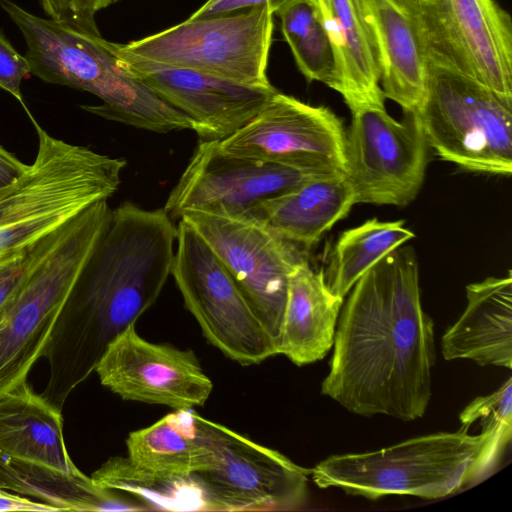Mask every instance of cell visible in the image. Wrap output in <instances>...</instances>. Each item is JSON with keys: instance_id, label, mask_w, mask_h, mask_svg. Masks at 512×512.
<instances>
[{"instance_id": "obj_36", "label": "cell", "mask_w": 512, "mask_h": 512, "mask_svg": "<svg viewBox=\"0 0 512 512\" xmlns=\"http://www.w3.org/2000/svg\"><path fill=\"white\" fill-rule=\"evenodd\" d=\"M44 12L55 19L66 18L65 0H40Z\"/></svg>"}, {"instance_id": "obj_18", "label": "cell", "mask_w": 512, "mask_h": 512, "mask_svg": "<svg viewBox=\"0 0 512 512\" xmlns=\"http://www.w3.org/2000/svg\"><path fill=\"white\" fill-rule=\"evenodd\" d=\"M384 97L418 109L427 85V42L417 0H362Z\"/></svg>"}, {"instance_id": "obj_20", "label": "cell", "mask_w": 512, "mask_h": 512, "mask_svg": "<svg viewBox=\"0 0 512 512\" xmlns=\"http://www.w3.org/2000/svg\"><path fill=\"white\" fill-rule=\"evenodd\" d=\"M0 450L64 475H83L67 452L61 410L27 380L0 392Z\"/></svg>"}, {"instance_id": "obj_33", "label": "cell", "mask_w": 512, "mask_h": 512, "mask_svg": "<svg viewBox=\"0 0 512 512\" xmlns=\"http://www.w3.org/2000/svg\"><path fill=\"white\" fill-rule=\"evenodd\" d=\"M120 0H65L66 19L77 25L92 31L99 32L95 15L100 11Z\"/></svg>"}, {"instance_id": "obj_31", "label": "cell", "mask_w": 512, "mask_h": 512, "mask_svg": "<svg viewBox=\"0 0 512 512\" xmlns=\"http://www.w3.org/2000/svg\"><path fill=\"white\" fill-rule=\"evenodd\" d=\"M31 76L30 65L25 56L20 54L0 31V88L10 93L25 107L21 93L22 80Z\"/></svg>"}, {"instance_id": "obj_24", "label": "cell", "mask_w": 512, "mask_h": 512, "mask_svg": "<svg viewBox=\"0 0 512 512\" xmlns=\"http://www.w3.org/2000/svg\"><path fill=\"white\" fill-rule=\"evenodd\" d=\"M128 458L145 470L187 476L212 466L211 421L192 409L175 410L126 439Z\"/></svg>"}, {"instance_id": "obj_17", "label": "cell", "mask_w": 512, "mask_h": 512, "mask_svg": "<svg viewBox=\"0 0 512 512\" xmlns=\"http://www.w3.org/2000/svg\"><path fill=\"white\" fill-rule=\"evenodd\" d=\"M110 46L126 70L184 113L203 141H220L251 120L277 91L240 85L195 70L163 65Z\"/></svg>"}, {"instance_id": "obj_37", "label": "cell", "mask_w": 512, "mask_h": 512, "mask_svg": "<svg viewBox=\"0 0 512 512\" xmlns=\"http://www.w3.org/2000/svg\"><path fill=\"white\" fill-rule=\"evenodd\" d=\"M419 2H428V1H431V0H417Z\"/></svg>"}, {"instance_id": "obj_8", "label": "cell", "mask_w": 512, "mask_h": 512, "mask_svg": "<svg viewBox=\"0 0 512 512\" xmlns=\"http://www.w3.org/2000/svg\"><path fill=\"white\" fill-rule=\"evenodd\" d=\"M274 13L267 5L186 21L122 44L142 59L240 85L270 88L267 66Z\"/></svg>"}, {"instance_id": "obj_23", "label": "cell", "mask_w": 512, "mask_h": 512, "mask_svg": "<svg viewBox=\"0 0 512 512\" xmlns=\"http://www.w3.org/2000/svg\"><path fill=\"white\" fill-rule=\"evenodd\" d=\"M332 43L340 77L339 94L351 113L385 108L373 39L362 0H316Z\"/></svg>"}, {"instance_id": "obj_15", "label": "cell", "mask_w": 512, "mask_h": 512, "mask_svg": "<svg viewBox=\"0 0 512 512\" xmlns=\"http://www.w3.org/2000/svg\"><path fill=\"white\" fill-rule=\"evenodd\" d=\"M427 45L512 103V25L494 0L419 2Z\"/></svg>"}, {"instance_id": "obj_25", "label": "cell", "mask_w": 512, "mask_h": 512, "mask_svg": "<svg viewBox=\"0 0 512 512\" xmlns=\"http://www.w3.org/2000/svg\"><path fill=\"white\" fill-rule=\"evenodd\" d=\"M0 489L57 507L60 511H123L126 497L98 486L85 474L64 475L16 459L0 450Z\"/></svg>"}, {"instance_id": "obj_1", "label": "cell", "mask_w": 512, "mask_h": 512, "mask_svg": "<svg viewBox=\"0 0 512 512\" xmlns=\"http://www.w3.org/2000/svg\"><path fill=\"white\" fill-rule=\"evenodd\" d=\"M333 345L321 394L359 416L405 422L424 416L436 349L412 247L396 248L355 283L339 314Z\"/></svg>"}, {"instance_id": "obj_22", "label": "cell", "mask_w": 512, "mask_h": 512, "mask_svg": "<svg viewBox=\"0 0 512 512\" xmlns=\"http://www.w3.org/2000/svg\"><path fill=\"white\" fill-rule=\"evenodd\" d=\"M354 204L344 175L336 174L310 180L264 201L249 219L309 252Z\"/></svg>"}, {"instance_id": "obj_29", "label": "cell", "mask_w": 512, "mask_h": 512, "mask_svg": "<svg viewBox=\"0 0 512 512\" xmlns=\"http://www.w3.org/2000/svg\"><path fill=\"white\" fill-rule=\"evenodd\" d=\"M460 429L480 420L482 430L494 432L507 442L512 438V378L509 377L496 391L481 396L467 405L459 415Z\"/></svg>"}, {"instance_id": "obj_2", "label": "cell", "mask_w": 512, "mask_h": 512, "mask_svg": "<svg viewBox=\"0 0 512 512\" xmlns=\"http://www.w3.org/2000/svg\"><path fill=\"white\" fill-rule=\"evenodd\" d=\"M176 238L163 208L124 202L112 210L44 354L49 380L42 395L51 404L61 409L95 372L111 342L156 302L171 274Z\"/></svg>"}, {"instance_id": "obj_19", "label": "cell", "mask_w": 512, "mask_h": 512, "mask_svg": "<svg viewBox=\"0 0 512 512\" xmlns=\"http://www.w3.org/2000/svg\"><path fill=\"white\" fill-rule=\"evenodd\" d=\"M467 306L441 340L446 360L512 368V276L488 277L466 287Z\"/></svg>"}, {"instance_id": "obj_3", "label": "cell", "mask_w": 512, "mask_h": 512, "mask_svg": "<svg viewBox=\"0 0 512 512\" xmlns=\"http://www.w3.org/2000/svg\"><path fill=\"white\" fill-rule=\"evenodd\" d=\"M0 8L24 37L31 75L102 100L101 105L83 106L85 110L156 133L192 129L189 117L124 68L100 32L66 18L39 17L12 0H0Z\"/></svg>"}, {"instance_id": "obj_5", "label": "cell", "mask_w": 512, "mask_h": 512, "mask_svg": "<svg viewBox=\"0 0 512 512\" xmlns=\"http://www.w3.org/2000/svg\"><path fill=\"white\" fill-rule=\"evenodd\" d=\"M31 120L38 137L35 159L0 190V269L73 216L108 200L126 166L124 158L58 139Z\"/></svg>"}, {"instance_id": "obj_14", "label": "cell", "mask_w": 512, "mask_h": 512, "mask_svg": "<svg viewBox=\"0 0 512 512\" xmlns=\"http://www.w3.org/2000/svg\"><path fill=\"white\" fill-rule=\"evenodd\" d=\"M214 461L195 473L212 511H292L307 499L311 469L211 421Z\"/></svg>"}, {"instance_id": "obj_7", "label": "cell", "mask_w": 512, "mask_h": 512, "mask_svg": "<svg viewBox=\"0 0 512 512\" xmlns=\"http://www.w3.org/2000/svg\"><path fill=\"white\" fill-rule=\"evenodd\" d=\"M427 85L417 109L427 143L462 169L512 173V103L427 45Z\"/></svg>"}, {"instance_id": "obj_21", "label": "cell", "mask_w": 512, "mask_h": 512, "mask_svg": "<svg viewBox=\"0 0 512 512\" xmlns=\"http://www.w3.org/2000/svg\"><path fill=\"white\" fill-rule=\"evenodd\" d=\"M343 301L329 290L323 270L308 261L298 264L288 279L279 354L297 366L323 359L333 346Z\"/></svg>"}, {"instance_id": "obj_27", "label": "cell", "mask_w": 512, "mask_h": 512, "mask_svg": "<svg viewBox=\"0 0 512 512\" xmlns=\"http://www.w3.org/2000/svg\"><path fill=\"white\" fill-rule=\"evenodd\" d=\"M415 234L403 220L368 219L340 234L330 252L325 282L343 298L372 266L387 254L413 239Z\"/></svg>"}, {"instance_id": "obj_34", "label": "cell", "mask_w": 512, "mask_h": 512, "mask_svg": "<svg viewBox=\"0 0 512 512\" xmlns=\"http://www.w3.org/2000/svg\"><path fill=\"white\" fill-rule=\"evenodd\" d=\"M55 512L57 507L21 494L0 489V512Z\"/></svg>"}, {"instance_id": "obj_11", "label": "cell", "mask_w": 512, "mask_h": 512, "mask_svg": "<svg viewBox=\"0 0 512 512\" xmlns=\"http://www.w3.org/2000/svg\"><path fill=\"white\" fill-rule=\"evenodd\" d=\"M180 219L218 256L279 350L289 275L309 252L253 219L200 211Z\"/></svg>"}, {"instance_id": "obj_10", "label": "cell", "mask_w": 512, "mask_h": 512, "mask_svg": "<svg viewBox=\"0 0 512 512\" xmlns=\"http://www.w3.org/2000/svg\"><path fill=\"white\" fill-rule=\"evenodd\" d=\"M428 147L417 109L403 111L401 121L380 107L352 112L343 175L355 204L412 202L424 182Z\"/></svg>"}, {"instance_id": "obj_16", "label": "cell", "mask_w": 512, "mask_h": 512, "mask_svg": "<svg viewBox=\"0 0 512 512\" xmlns=\"http://www.w3.org/2000/svg\"><path fill=\"white\" fill-rule=\"evenodd\" d=\"M95 372L103 386L124 400L174 410L203 405L213 389L192 350L150 342L135 324L111 342Z\"/></svg>"}, {"instance_id": "obj_28", "label": "cell", "mask_w": 512, "mask_h": 512, "mask_svg": "<svg viewBox=\"0 0 512 512\" xmlns=\"http://www.w3.org/2000/svg\"><path fill=\"white\" fill-rule=\"evenodd\" d=\"M296 65L308 81L339 92L336 56L316 0H296L278 13Z\"/></svg>"}, {"instance_id": "obj_12", "label": "cell", "mask_w": 512, "mask_h": 512, "mask_svg": "<svg viewBox=\"0 0 512 512\" xmlns=\"http://www.w3.org/2000/svg\"><path fill=\"white\" fill-rule=\"evenodd\" d=\"M326 173L262 162L223 152L200 140L165 203L171 220L189 211L251 218L261 204Z\"/></svg>"}, {"instance_id": "obj_4", "label": "cell", "mask_w": 512, "mask_h": 512, "mask_svg": "<svg viewBox=\"0 0 512 512\" xmlns=\"http://www.w3.org/2000/svg\"><path fill=\"white\" fill-rule=\"evenodd\" d=\"M509 442L482 430L439 432L365 453L331 455L311 469L320 488L378 500L391 495L443 498L487 478Z\"/></svg>"}, {"instance_id": "obj_13", "label": "cell", "mask_w": 512, "mask_h": 512, "mask_svg": "<svg viewBox=\"0 0 512 512\" xmlns=\"http://www.w3.org/2000/svg\"><path fill=\"white\" fill-rule=\"evenodd\" d=\"M346 131L325 106H313L278 90L258 113L218 141L231 155L298 169L343 173Z\"/></svg>"}, {"instance_id": "obj_6", "label": "cell", "mask_w": 512, "mask_h": 512, "mask_svg": "<svg viewBox=\"0 0 512 512\" xmlns=\"http://www.w3.org/2000/svg\"><path fill=\"white\" fill-rule=\"evenodd\" d=\"M112 209L99 201L60 225L29 275L0 307V392L27 380L57 318L104 234Z\"/></svg>"}, {"instance_id": "obj_9", "label": "cell", "mask_w": 512, "mask_h": 512, "mask_svg": "<svg viewBox=\"0 0 512 512\" xmlns=\"http://www.w3.org/2000/svg\"><path fill=\"white\" fill-rule=\"evenodd\" d=\"M173 275L204 337L243 366L279 354L278 346L207 242L187 222L177 227Z\"/></svg>"}, {"instance_id": "obj_26", "label": "cell", "mask_w": 512, "mask_h": 512, "mask_svg": "<svg viewBox=\"0 0 512 512\" xmlns=\"http://www.w3.org/2000/svg\"><path fill=\"white\" fill-rule=\"evenodd\" d=\"M91 478L102 488L131 495L148 511H212L206 489L195 473L162 475L134 465L128 457L114 456Z\"/></svg>"}, {"instance_id": "obj_35", "label": "cell", "mask_w": 512, "mask_h": 512, "mask_svg": "<svg viewBox=\"0 0 512 512\" xmlns=\"http://www.w3.org/2000/svg\"><path fill=\"white\" fill-rule=\"evenodd\" d=\"M28 166L0 145V190L18 179Z\"/></svg>"}, {"instance_id": "obj_30", "label": "cell", "mask_w": 512, "mask_h": 512, "mask_svg": "<svg viewBox=\"0 0 512 512\" xmlns=\"http://www.w3.org/2000/svg\"><path fill=\"white\" fill-rule=\"evenodd\" d=\"M56 229L37 241L15 261L0 269V307L23 283L40 258L49 249L54 240Z\"/></svg>"}, {"instance_id": "obj_32", "label": "cell", "mask_w": 512, "mask_h": 512, "mask_svg": "<svg viewBox=\"0 0 512 512\" xmlns=\"http://www.w3.org/2000/svg\"><path fill=\"white\" fill-rule=\"evenodd\" d=\"M294 1L296 0H207L188 19L229 14L262 5H267L274 14H278Z\"/></svg>"}]
</instances>
